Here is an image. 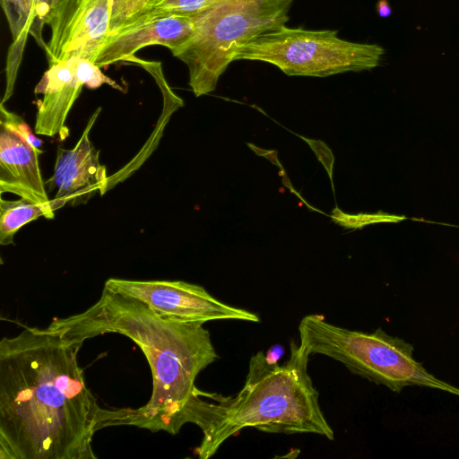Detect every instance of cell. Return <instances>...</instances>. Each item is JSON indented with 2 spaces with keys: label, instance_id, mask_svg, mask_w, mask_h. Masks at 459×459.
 I'll use <instances>...</instances> for the list:
<instances>
[{
  "label": "cell",
  "instance_id": "cell-17",
  "mask_svg": "<svg viewBox=\"0 0 459 459\" xmlns=\"http://www.w3.org/2000/svg\"><path fill=\"white\" fill-rule=\"evenodd\" d=\"M65 2L66 0H36L34 22L30 35L44 49L46 43L42 39V30L45 26H48L50 30L54 27L60 17Z\"/></svg>",
  "mask_w": 459,
  "mask_h": 459
},
{
  "label": "cell",
  "instance_id": "cell-13",
  "mask_svg": "<svg viewBox=\"0 0 459 459\" xmlns=\"http://www.w3.org/2000/svg\"><path fill=\"white\" fill-rule=\"evenodd\" d=\"M13 44L6 61V85L1 103L13 95L26 39L34 22L36 0H1Z\"/></svg>",
  "mask_w": 459,
  "mask_h": 459
},
{
  "label": "cell",
  "instance_id": "cell-15",
  "mask_svg": "<svg viewBox=\"0 0 459 459\" xmlns=\"http://www.w3.org/2000/svg\"><path fill=\"white\" fill-rule=\"evenodd\" d=\"M159 0H112L109 34L137 23Z\"/></svg>",
  "mask_w": 459,
  "mask_h": 459
},
{
  "label": "cell",
  "instance_id": "cell-1",
  "mask_svg": "<svg viewBox=\"0 0 459 459\" xmlns=\"http://www.w3.org/2000/svg\"><path fill=\"white\" fill-rule=\"evenodd\" d=\"M82 342L24 326L0 342V459H95V433L117 410L101 408L78 363Z\"/></svg>",
  "mask_w": 459,
  "mask_h": 459
},
{
  "label": "cell",
  "instance_id": "cell-10",
  "mask_svg": "<svg viewBox=\"0 0 459 459\" xmlns=\"http://www.w3.org/2000/svg\"><path fill=\"white\" fill-rule=\"evenodd\" d=\"M111 2L66 0L44 49L48 65L71 58L94 63L109 35Z\"/></svg>",
  "mask_w": 459,
  "mask_h": 459
},
{
  "label": "cell",
  "instance_id": "cell-7",
  "mask_svg": "<svg viewBox=\"0 0 459 459\" xmlns=\"http://www.w3.org/2000/svg\"><path fill=\"white\" fill-rule=\"evenodd\" d=\"M104 289L138 299L166 318L202 324L220 319L259 321L255 314L225 304L202 286L183 281L109 278Z\"/></svg>",
  "mask_w": 459,
  "mask_h": 459
},
{
  "label": "cell",
  "instance_id": "cell-14",
  "mask_svg": "<svg viewBox=\"0 0 459 459\" xmlns=\"http://www.w3.org/2000/svg\"><path fill=\"white\" fill-rule=\"evenodd\" d=\"M55 210L48 204H35L28 199L4 200L0 199V244L7 246L13 244L17 231L27 223L45 217L53 219Z\"/></svg>",
  "mask_w": 459,
  "mask_h": 459
},
{
  "label": "cell",
  "instance_id": "cell-16",
  "mask_svg": "<svg viewBox=\"0 0 459 459\" xmlns=\"http://www.w3.org/2000/svg\"><path fill=\"white\" fill-rule=\"evenodd\" d=\"M220 1L221 0H159L150 12L137 23L169 15L195 16L209 9Z\"/></svg>",
  "mask_w": 459,
  "mask_h": 459
},
{
  "label": "cell",
  "instance_id": "cell-6",
  "mask_svg": "<svg viewBox=\"0 0 459 459\" xmlns=\"http://www.w3.org/2000/svg\"><path fill=\"white\" fill-rule=\"evenodd\" d=\"M384 54L381 46L342 39L337 30L283 25L242 46L235 60L269 63L290 76L325 77L370 70L379 65Z\"/></svg>",
  "mask_w": 459,
  "mask_h": 459
},
{
  "label": "cell",
  "instance_id": "cell-2",
  "mask_svg": "<svg viewBox=\"0 0 459 459\" xmlns=\"http://www.w3.org/2000/svg\"><path fill=\"white\" fill-rule=\"evenodd\" d=\"M203 325L162 317L138 299L103 289L91 307L56 318L48 328L81 342L110 333L134 341L151 368L152 393L143 406L120 409L116 426L177 434L184 424L197 423L208 394L195 381L218 359Z\"/></svg>",
  "mask_w": 459,
  "mask_h": 459
},
{
  "label": "cell",
  "instance_id": "cell-11",
  "mask_svg": "<svg viewBox=\"0 0 459 459\" xmlns=\"http://www.w3.org/2000/svg\"><path fill=\"white\" fill-rule=\"evenodd\" d=\"M193 16L169 15L136 23L109 34L94 64L107 67L129 61L141 48L161 45L173 51L187 42L194 33Z\"/></svg>",
  "mask_w": 459,
  "mask_h": 459
},
{
  "label": "cell",
  "instance_id": "cell-18",
  "mask_svg": "<svg viewBox=\"0 0 459 459\" xmlns=\"http://www.w3.org/2000/svg\"><path fill=\"white\" fill-rule=\"evenodd\" d=\"M0 122L13 128L36 149L41 150L43 142L33 134L21 116L8 110L3 103L0 104Z\"/></svg>",
  "mask_w": 459,
  "mask_h": 459
},
{
  "label": "cell",
  "instance_id": "cell-5",
  "mask_svg": "<svg viewBox=\"0 0 459 459\" xmlns=\"http://www.w3.org/2000/svg\"><path fill=\"white\" fill-rule=\"evenodd\" d=\"M299 344L311 354H321L342 363L351 372L394 393L417 385L459 396V388L429 373L413 358L414 347L381 328L363 333L308 315L299 325Z\"/></svg>",
  "mask_w": 459,
  "mask_h": 459
},
{
  "label": "cell",
  "instance_id": "cell-12",
  "mask_svg": "<svg viewBox=\"0 0 459 459\" xmlns=\"http://www.w3.org/2000/svg\"><path fill=\"white\" fill-rule=\"evenodd\" d=\"M36 149L10 126L0 122V195L11 193L35 204H48Z\"/></svg>",
  "mask_w": 459,
  "mask_h": 459
},
{
  "label": "cell",
  "instance_id": "cell-3",
  "mask_svg": "<svg viewBox=\"0 0 459 459\" xmlns=\"http://www.w3.org/2000/svg\"><path fill=\"white\" fill-rule=\"evenodd\" d=\"M283 365L268 363L258 351L249 361L242 389L235 396L212 394L205 400L197 426L204 437L195 453L212 456L221 445L245 428L269 433H313L333 440L334 433L321 410L319 394L307 372L310 354L290 343Z\"/></svg>",
  "mask_w": 459,
  "mask_h": 459
},
{
  "label": "cell",
  "instance_id": "cell-19",
  "mask_svg": "<svg viewBox=\"0 0 459 459\" xmlns=\"http://www.w3.org/2000/svg\"><path fill=\"white\" fill-rule=\"evenodd\" d=\"M283 354L284 348L281 344H274L268 350L265 354V359L268 363L275 364L278 363Z\"/></svg>",
  "mask_w": 459,
  "mask_h": 459
},
{
  "label": "cell",
  "instance_id": "cell-8",
  "mask_svg": "<svg viewBox=\"0 0 459 459\" xmlns=\"http://www.w3.org/2000/svg\"><path fill=\"white\" fill-rule=\"evenodd\" d=\"M103 84L121 90L93 62L71 58L49 65L35 88V93L43 97L37 104L34 133L65 140L69 135L66 118L82 88L93 90Z\"/></svg>",
  "mask_w": 459,
  "mask_h": 459
},
{
  "label": "cell",
  "instance_id": "cell-9",
  "mask_svg": "<svg viewBox=\"0 0 459 459\" xmlns=\"http://www.w3.org/2000/svg\"><path fill=\"white\" fill-rule=\"evenodd\" d=\"M101 111L99 107L89 118L76 144L72 149L58 146L54 173L45 184L54 193L51 204L56 211L66 204H86L97 193L108 191L106 166L100 161V150L90 140V132Z\"/></svg>",
  "mask_w": 459,
  "mask_h": 459
},
{
  "label": "cell",
  "instance_id": "cell-20",
  "mask_svg": "<svg viewBox=\"0 0 459 459\" xmlns=\"http://www.w3.org/2000/svg\"><path fill=\"white\" fill-rule=\"evenodd\" d=\"M377 12L380 17H389L392 13V7L388 0H378L377 4Z\"/></svg>",
  "mask_w": 459,
  "mask_h": 459
},
{
  "label": "cell",
  "instance_id": "cell-4",
  "mask_svg": "<svg viewBox=\"0 0 459 459\" xmlns=\"http://www.w3.org/2000/svg\"><path fill=\"white\" fill-rule=\"evenodd\" d=\"M293 2L221 0L193 16L191 39L171 53L187 66L189 86L195 95L214 91L242 46L285 25Z\"/></svg>",
  "mask_w": 459,
  "mask_h": 459
}]
</instances>
